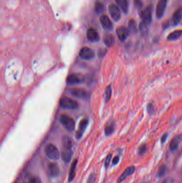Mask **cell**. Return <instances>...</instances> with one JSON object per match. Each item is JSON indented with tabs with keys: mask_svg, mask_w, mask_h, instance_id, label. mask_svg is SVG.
<instances>
[{
	"mask_svg": "<svg viewBox=\"0 0 182 183\" xmlns=\"http://www.w3.org/2000/svg\"><path fill=\"white\" fill-rule=\"evenodd\" d=\"M106 53V50L103 49L99 50V51L98 52V54L99 57H102L105 55Z\"/></svg>",
	"mask_w": 182,
	"mask_h": 183,
	"instance_id": "obj_37",
	"label": "cell"
},
{
	"mask_svg": "<svg viewBox=\"0 0 182 183\" xmlns=\"http://www.w3.org/2000/svg\"><path fill=\"white\" fill-rule=\"evenodd\" d=\"M112 154H109L107 155V156L106 157V159L105 161V167L106 168H107L108 167V166L110 164L111 161L112 159Z\"/></svg>",
	"mask_w": 182,
	"mask_h": 183,
	"instance_id": "obj_31",
	"label": "cell"
},
{
	"mask_svg": "<svg viewBox=\"0 0 182 183\" xmlns=\"http://www.w3.org/2000/svg\"><path fill=\"white\" fill-rule=\"evenodd\" d=\"M105 6L101 1H97L95 3V11L97 13H102L105 10Z\"/></svg>",
	"mask_w": 182,
	"mask_h": 183,
	"instance_id": "obj_24",
	"label": "cell"
},
{
	"mask_svg": "<svg viewBox=\"0 0 182 183\" xmlns=\"http://www.w3.org/2000/svg\"><path fill=\"white\" fill-rule=\"evenodd\" d=\"M88 125V120L87 119H84L81 121L78 131H76V134H75L76 139L80 140L82 137V135L84 134Z\"/></svg>",
	"mask_w": 182,
	"mask_h": 183,
	"instance_id": "obj_13",
	"label": "cell"
},
{
	"mask_svg": "<svg viewBox=\"0 0 182 183\" xmlns=\"http://www.w3.org/2000/svg\"><path fill=\"white\" fill-rule=\"evenodd\" d=\"M72 149L70 148H64V147H63L62 148L61 152V157L62 160L66 163H68L72 160V155H73V151Z\"/></svg>",
	"mask_w": 182,
	"mask_h": 183,
	"instance_id": "obj_12",
	"label": "cell"
},
{
	"mask_svg": "<svg viewBox=\"0 0 182 183\" xmlns=\"http://www.w3.org/2000/svg\"><path fill=\"white\" fill-rule=\"evenodd\" d=\"M134 4L136 8L140 9L142 8L143 3L142 0H134Z\"/></svg>",
	"mask_w": 182,
	"mask_h": 183,
	"instance_id": "obj_32",
	"label": "cell"
},
{
	"mask_svg": "<svg viewBox=\"0 0 182 183\" xmlns=\"http://www.w3.org/2000/svg\"><path fill=\"white\" fill-rule=\"evenodd\" d=\"M114 125L113 124H111L106 126L105 129V134L106 136H110L112 135L114 132Z\"/></svg>",
	"mask_w": 182,
	"mask_h": 183,
	"instance_id": "obj_28",
	"label": "cell"
},
{
	"mask_svg": "<svg viewBox=\"0 0 182 183\" xmlns=\"http://www.w3.org/2000/svg\"><path fill=\"white\" fill-rule=\"evenodd\" d=\"M168 134H163L161 138V143L162 144L165 143L166 141L167 140V138H168Z\"/></svg>",
	"mask_w": 182,
	"mask_h": 183,
	"instance_id": "obj_36",
	"label": "cell"
},
{
	"mask_svg": "<svg viewBox=\"0 0 182 183\" xmlns=\"http://www.w3.org/2000/svg\"><path fill=\"white\" fill-rule=\"evenodd\" d=\"M147 111L149 115L153 114L155 111V109H154V106L153 103L152 102L148 103V105L147 106Z\"/></svg>",
	"mask_w": 182,
	"mask_h": 183,
	"instance_id": "obj_30",
	"label": "cell"
},
{
	"mask_svg": "<svg viewBox=\"0 0 182 183\" xmlns=\"http://www.w3.org/2000/svg\"><path fill=\"white\" fill-rule=\"evenodd\" d=\"M71 93L74 97L82 99H88L90 96L89 93L85 90L81 88H74L71 90Z\"/></svg>",
	"mask_w": 182,
	"mask_h": 183,
	"instance_id": "obj_8",
	"label": "cell"
},
{
	"mask_svg": "<svg viewBox=\"0 0 182 183\" xmlns=\"http://www.w3.org/2000/svg\"><path fill=\"white\" fill-rule=\"evenodd\" d=\"M135 171V167L134 166H129L128 168H126L123 173L120 176L118 180L117 183H120L122 181H124L125 180L129 177L130 176L132 175Z\"/></svg>",
	"mask_w": 182,
	"mask_h": 183,
	"instance_id": "obj_11",
	"label": "cell"
},
{
	"mask_svg": "<svg viewBox=\"0 0 182 183\" xmlns=\"http://www.w3.org/2000/svg\"><path fill=\"white\" fill-rule=\"evenodd\" d=\"M108 11L112 19L115 21H118L121 19V12L119 7L114 4H111L108 7Z\"/></svg>",
	"mask_w": 182,
	"mask_h": 183,
	"instance_id": "obj_6",
	"label": "cell"
},
{
	"mask_svg": "<svg viewBox=\"0 0 182 183\" xmlns=\"http://www.w3.org/2000/svg\"><path fill=\"white\" fill-rule=\"evenodd\" d=\"M182 140V136L180 135H176L175 137L169 144V149L171 151L175 152L177 151L179 147L180 141Z\"/></svg>",
	"mask_w": 182,
	"mask_h": 183,
	"instance_id": "obj_17",
	"label": "cell"
},
{
	"mask_svg": "<svg viewBox=\"0 0 182 183\" xmlns=\"http://www.w3.org/2000/svg\"><path fill=\"white\" fill-rule=\"evenodd\" d=\"M96 179V175L94 173L91 174L89 175V178L88 179L87 183H94Z\"/></svg>",
	"mask_w": 182,
	"mask_h": 183,
	"instance_id": "obj_33",
	"label": "cell"
},
{
	"mask_svg": "<svg viewBox=\"0 0 182 183\" xmlns=\"http://www.w3.org/2000/svg\"><path fill=\"white\" fill-rule=\"evenodd\" d=\"M44 152L48 158L52 161L58 160L60 157L58 149L51 143L48 144L44 148Z\"/></svg>",
	"mask_w": 182,
	"mask_h": 183,
	"instance_id": "obj_1",
	"label": "cell"
},
{
	"mask_svg": "<svg viewBox=\"0 0 182 183\" xmlns=\"http://www.w3.org/2000/svg\"><path fill=\"white\" fill-rule=\"evenodd\" d=\"M182 36V30H174L173 32L171 33L168 36L167 39L170 41H174L179 39Z\"/></svg>",
	"mask_w": 182,
	"mask_h": 183,
	"instance_id": "obj_22",
	"label": "cell"
},
{
	"mask_svg": "<svg viewBox=\"0 0 182 183\" xmlns=\"http://www.w3.org/2000/svg\"><path fill=\"white\" fill-rule=\"evenodd\" d=\"M182 19V8H179L174 12L172 17L174 26H177L180 23Z\"/></svg>",
	"mask_w": 182,
	"mask_h": 183,
	"instance_id": "obj_18",
	"label": "cell"
},
{
	"mask_svg": "<svg viewBox=\"0 0 182 183\" xmlns=\"http://www.w3.org/2000/svg\"><path fill=\"white\" fill-rule=\"evenodd\" d=\"M112 86L111 85H109L106 87L105 92V101L106 102H108L110 101L112 96Z\"/></svg>",
	"mask_w": 182,
	"mask_h": 183,
	"instance_id": "obj_27",
	"label": "cell"
},
{
	"mask_svg": "<svg viewBox=\"0 0 182 183\" xmlns=\"http://www.w3.org/2000/svg\"><path fill=\"white\" fill-rule=\"evenodd\" d=\"M79 56L84 60H90L95 57V53L91 48L84 47L80 50Z\"/></svg>",
	"mask_w": 182,
	"mask_h": 183,
	"instance_id": "obj_7",
	"label": "cell"
},
{
	"mask_svg": "<svg viewBox=\"0 0 182 183\" xmlns=\"http://www.w3.org/2000/svg\"><path fill=\"white\" fill-rule=\"evenodd\" d=\"M116 2L123 13L127 14L128 13L129 8L127 0H116Z\"/></svg>",
	"mask_w": 182,
	"mask_h": 183,
	"instance_id": "obj_21",
	"label": "cell"
},
{
	"mask_svg": "<svg viewBox=\"0 0 182 183\" xmlns=\"http://www.w3.org/2000/svg\"><path fill=\"white\" fill-rule=\"evenodd\" d=\"M87 37L91 42H97L99 40V35L97 30L93 28H89L87 32Z\"/></svg>",
	"mask_w": 182,
	"mask_h": 183,
	"instance_id": "obj_16",
	"label": "cell"
},
{
	"mask_svg": "<svg viewBox=\"0 0 182 183\" xmlns=\"http://www.w3.org/2000/svg\"><path fill=\"white\" fill-rule=\"evenodd\" d=\"M167 170H168V168H167V166L165 164H162L157 170V173L156 174V177L157 178L163 177L167 173Z\"/></svg>",
	"mask_w": 182,
	"mask_h": 183,
	"instance_id": "obj_23",
	"label": "cell"
},
{
	"mask_svg": "<svg viewBox=\"0 0 182 183\" xmlns=\"http://www.w3.org/2000/svg\"><path fill=\"white\" fill-rule=\"evenodd\" d=\"M84 78L81 76L79 74H71L67 77L66 79L67 84L70 85H74L81 83L83 82Z\"/></svg>",
	"mask_w": 182,
	"mask_h": 183,
	"instance_id": "obj_14",
	"label": "cell"
},
{
	"mask_svg": "<svg viewBox=\"0 0 182 183\" xmlns=\"http://www.w3.org/2000/svg\"><path fill=\"white\" fill-rule=\"evenodd\" d=\"M100 21L103 29L107 30H112L114 29V26L107 16L102 15L100 17Z\"/></svg>",
	"mask_w": 182,
	"mask_h": 183,
	"instance_id": "obj_9",
	"label": "cell"
},
{
	"mask_svg": "<svg viewBox=\"0 0 182 183\" xmlns=\"http://www.w3.org/2000/svg\"><path fill=\"white\" fill-rule=\"evenodd\" d=\"M169 21H166L165 23H163V24H162V27H163V29H168V27H169Z\"/></svg>",
	"mask_w": 182,
	"mask_h": 183,
	"instance_id": "obj_38",
	"label": "cell"
},
{
	"mask_svg": "<svg viewBox=\"0 0 182 183\" xmlns=\"http://www.w3.org/2000/svg\"><path fill=\"white\" fill-rule=\"evenodd\" d=\"M29 183H42L40 181V179L38 177H34L31 178L29 180Z\"/></svg>",
	"mask_w": 182,
	"mask_h": 183,
	"instance_id": "obj_34",
	"label": "cell"
},
{
	"mask_svg": "<svg viewBox=\"0 0 182 183\" xmlns=\"http://www.w3.org/2000/svg\"><path fill=\"white\" fill-rule=\"evenodd\" d=\"M62 146L64 148H72V140L70 138L65 136L62 139Z\"/></svg>",
	"mask_w": 182,
	"mask_h": 183,
	"instance_id": "obj_25",
	"label": "cell"
},
{
	"mask_svg": "<svg viewBox=\"0 0 182 183\" xmlns=\"http://www.w3.org/2000/svg\"><path fill=\"white\" fill-rule=\"evenodd\" d=\"M148 150V147L146 144H142L140 145V146L139 147V149H138V152L139 154L140 155H143L145 154L146 153Z\"/></svg>",
	"mask_w": 182,
	"mask_h": 183,
	"instance_id": "obj_29",
	"label": "cell"
},
{
	"mask_svg": "<svg viewBox=\"0 0 182 183\" xmlns=\"http://www.w3.org/2000/svg\"><path fill=\"white\" fill-rule=\"evenodd\" d=\"M116 33L118 39L121 42L125 41L129 36V30L125 27L123 26L118 27L116 30Z\"/></svg>",
	"mask_w": 182,
	"mask_h": 183,
	"instance_id": "obj_10",
	"label": "cell"
},
{
	"mask_svg": "<svg viewBox=\"0 0 182 183\" xmlns=\"http://www.w3.org/2000/svg\"><path fill=\"white\" fill-rule=\"evenodd\" d=\"M152 7L149 6L143 10L140 13V17L142 19V22L148 26L152 21Z\"/></svg>",
	"mask_w": 182,
	"mask_h": 183,
	"instance_id": "obj_2",
	"label": "cell"
},
{
	"mask_svg": "<svg viewBox=\"0 0 182 183\" xmlns=\"http://www.w3.org/2000/svg\"><path fill=\"white\" fill-rule=\"evenodd\" d=\"M60 121L68 131L72 132L74 130L75 126V122L73 119L70 117L63 115L60 117Z\"/></svg>",
	"mask_w": 182,
	"mask_h": 183,
	"instance_id": "obj_3",
	"label": "cell"
},
{
	"mask_svg": "<svg viewBox=\"0 0 182 183\" xmlns=\"http://www.w3.org/2000/svg\"><path fill=\"white\" fill-rule=\"evenodd\" d=\"M128 30L129 32L134 33L137 31L136 22L134 19H131L129 21V25H128Z\"/></svg>",
	"mask_w": 182,
	"mask_h": 183,
	"instance_id": "obj_26",
	"label": "cell"
},
{
	"mask_svg": "<svg viewBox=\"0 0 182 183\" xmlns=\"http://www.w3.org/2000/svg\"><path fill=\"white\" fill-rule=\"evenodd\" d=\"M103 41L107 47H111L115 43V38L111 34H106L103 37Z\"/></svg>",
	"mask_w": 182,
	"mask_h": 183,
	"instance_id": "obj_20",
	"label": "cell"
},
{
	"mask_svg": "<svg viewBox=\"0 0 182 183\" xmlns=\"http://www.w3.org/2000/svg\"><path fill=\"white\" fill-rule=\"evenodd\" d=\"M162 183H174L173 179L170 178H167L166 179L163 180Z\"/></svg>",
	"mask_w": 182,
	"mask_h": 183,
	"instance_id": "obj_39",
	"label": "cell"
},
{
	"mask_svg": "<svg viewBox=\"0 0 182 183\" xmlns=\"http://www.w3.org/2000/svg\"><path fill=\"white\" fill-rule=\"evenodd\" d=\"M167 0H159L156 8V16L157 19L163 17L167 8Z\"/></svg>",
	"mask_w": 182,
	"mask_h": 183,
	"instance_id": "obj_5",
	"label": "cell"
},
{
	"mask_svg": "<svg viewBox=\"0 0 182 183\" xmlns=\"http://www.w3.org/2000/svg\"><path fill=\"white\" fill-rule=\"evenodd\" d=\"M119 156H116V157H114L113 159V160H112V164L114 165V166H116L119 163Z\"/></svg>",
	"mask_w": 182,
	"mask_h": 183,
	"instance_id": "obj_35",
	"label": "cell"
},
{
	"mask_svg": "<svg viewBox=\"0 0 182 183\" xmlns=\"http://www.w3.org/2000/svg\"><path fill=\"white\" fill-rule=\"evenodd\" d=\"M48 174L52 178L57 177L59 175L60 169L59 166L55 163H51L48 165Z\"/></svg>",
	"mask_w": 182,
	"mask_h": 183,
	"instance_id": "obj_15",
	"label": "cell"
},
{
	"mask_svg": "<svg viewBox=\"0 0 182 183\" xmlns=\"http://www.w3.org/2000/svg\"><path fill=\"white\" fill-rule=\"evenodd\" d=\"M77 164H78V160L75 159L71 164L70 172H69V175H68V181L70 183L73 181L74 178H75Z\"/></svg>",
	"mask_w": 182,
	"mask_h": 183,
	"instance_id": "obj_19",
	"label": "cell"
},
{
	"mask_svg": "<svg viewBox=\"0 0 182 183\" xmlns=\"http://www.w3.org/2000/svg\"><path fill=\"white\" fill-rule=\"evenodd\" d=\"M59 104L60 106L64 109H75L78 107L77 102L70 97H63L61 100Z\"/></svg>",
	"mask_w": 182,
	"mask_h": 183,
	"instance_id": "obj_4",
	"label": "cell"
}]
</instances>
